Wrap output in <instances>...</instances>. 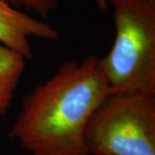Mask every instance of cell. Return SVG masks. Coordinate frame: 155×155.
<instances>
[{
	"mask_svg": "<svg viewBox=\"0 0 155 155\" xmlns=\"http://www.w3.org/2000/svg\"><path fill=\"white\" fill-rule=\"evenodd\" d=\"M111 92L100 58L65 61L29 92L10 135L30 155H89V120Z\"/></svg>",
	"mask_w": 155,
	"mask_h": 155,
	"instance_id": "6da1fadb",
	"label": "cell"
},
{
	"mask_svg": "<svg viewBox=\"0 0 155 155\" xmlns=\"http://www.w3.org/2000/svg\"><path fill=\"white\" fill-rule=\"evenodd\" d=\"M115 39L100 58L111 91L155 94V0H110Z\"/></svg>",
	"mask_w": 155,
	"mask_h": 155,
	"instance_id": "7a4b0ae2",
	"label": "cell"
},
{
	"mask_svg": "<svg viewBox=\"0 0 155 155\" xmlns=\"http://www.w3.org/2000/svg\"><path fill=\"white\" fill-rule=\"evenodd\" d=\"M89 155H155V94L111 91L91 115Z\"/></svg>",
	"mask_w": 155,
	"mask_h": 155,
	"instance_id": "3957f363",
	"label": "cell"
},
{
	"mask_svg": "<svg viewBox=\"0 0 155 155\" xmlns=\"http://www.w3.org/2000/svg\"><path fill=\"white\" fill-rule=\"evenodd\" d=\"M32 38L56 41L60 39V33L44 20L0 0V43L26 60H31L34 56L30 42Z\"/></svg>",
	"mask_w": 155,
	"mask_h": 155,
	"instance_id": "277c9868",
	"label": "cell"
},
{
	"mask_svg": "<svg viewBox=\"0 0 155 155\" xmlns=\"http://www.w3.org/2000/svg\"><path fill=\"white\" fill-rule=\"evenodd\" d=\"M26 59L0 43V115L9 110L26 67Z\"/></svg>",
	"mask_w": 155,
	"mask_h": 155,
	"instance_id": "5b68a950",
	"label": "cell"
},
{
	"mask_svg": "<svg viewBox=\"0 0 155 155\" xmlns=\"http://www.w3.org/2000/svg\"><path fill=\"white\" fill-rule=\"evenodd\" d=\"M8 5L17 10L35 13L41 20L47 19L55 11L57 0H4Z\"/></svg>",
	"mask_w": 155,
	"mask_h": 155,
	"instance_id": "8992f818",
	"label": "cell"
},
{
	"mask_svg": "<svg viewBox=\"0 0 155 155\" xmlns=\"http://www.w3.org/2000/svg\"><path fill=\"white\" fill-rule=\"evenodd\" d=\"M94 2V4L98 7V9L101 11H107L109 5H110V0H92Z\"/></svg>",
	"mask_w": 155,
	"mask_h": 155,
	"instance_id": "52a82bcc",
	"label": "cell"
}]
</instances>
